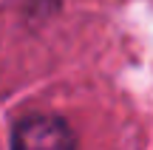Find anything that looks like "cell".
Instances as JSON below:
<instances>
[{
	"instance_id": "cell-1",
	"label": "cell",
	"mask_w": 153,
	"mask_h": 150,
	"mask_svg": "<svg viewBox=\"0 0 153 150\" xmlns=\"http://www.w3.org/2000/svg\"><path fill=\"white\" fill-rule=\"evenodd\" d=\"M11 150H76V133L62 116L34 113L14 125Z\"/></svg>"
}]
</instances>
